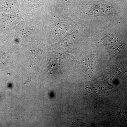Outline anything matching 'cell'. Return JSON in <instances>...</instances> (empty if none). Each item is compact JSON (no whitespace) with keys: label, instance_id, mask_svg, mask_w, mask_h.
Masks as SVG:
<instances>
[{"label":"cell","instance_id":"cell-1","mask_svg":"<svg viewBox=\"0 0 127 127\" xmlns=\"http://www.w3.org/2000/svg\"><path fill=\"white\" fill-rule=\"evenodd\" d=\"M112 7L108 5L102 0H97L96 4L94 5L91 11V14H104L111 11Z\"/></svg>","mask_w":127,"mask_h":127}]
</instances>
